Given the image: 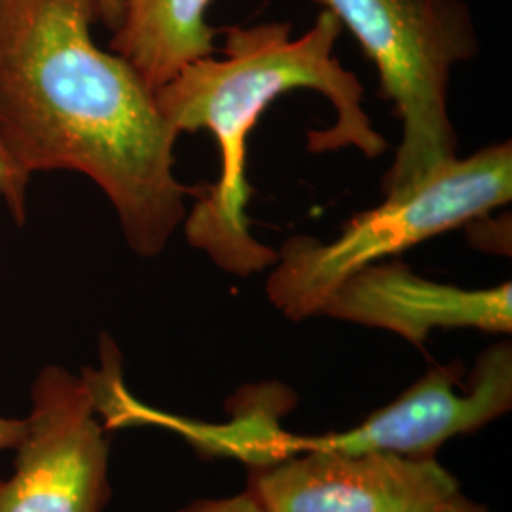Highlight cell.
<instances>
[{"instance_id":"obj_5","label":"cell","mask_w":512,"mask_h":512,"mask_svg":"<svg viewBox=\"0 0 512 512\" xmlns=\"http://www.w3.org/2000/svg\"><path fill=\"white\" fill-rule=\"evenodd\" d=\"M14 452L0 478V512H103L110 499V439L84 372L44 366Z\"/></svg>"},{"instance_id":"obj_13","label":"cell","mask_w":512,"mask_h":512,"mask_svg":"<svg viewBox=\"0 0 512 512\" xmlns=\"http://www.w3.org/2000/svg\"><path fill=\"white\" fill-rule=\"evenodd\" d=\"M99 10V23L114 33L124 16V0H95Z\"/></svg>"},{"instance_id":"obj_7","label":"cell","mask_w":512,"mask_h":512,"mask_svg":"<svg viewBox=\"0 0 512 512\" xmlns=\"http://www.w3.org/2000/svg\"><path fill=\"white\" fill-rule=\"evenodd\" d=\"M247 492L262 512H437L459 484L435 458L310 450L251 467Z\"/></svg>"},{"instance_id":"obj_3","label":"cell","mask_w":512,"mask_h":512,"mask_svg":"<svg viewBox=\"0 0 512 512\" xmlns=\"http://www.w3.org/2000/svg\"><path fill=\"white\" fill-rule=\"evenodd\" d=\"M511 200V141L480 148L351 217L332 241L304 234L287 239L277 251L266 294L287 319H310L359 270L488 217Z\"/></svg>"},{"instance_id":"obj_6","label":"cell","mask_w":512,"mask_h":512,"mask_svg":"<svg viewBox=\"0 0 512 512\" xmlns=\"http://www.w3.org/2000/svg\"><path fill=\"white\" fill-rule=\"evenodd\" d=\"M512 406V346L484 349L463 380V365L433 366L399 399L363 423L319 437L291 439L294 454L323 450L342 454L385 452L404 458H435L444 442L469 435L505 416Z\"/></svg>"},{"instance_id":"obj_11","label":"cell","mask_w":512,"mask_h":512,"mask_svg":"<svg viewBox=\"0 0 512 512\" xmlns=\"http://www.w3.org/2000/svg\"><path fill=\"white\" fill-rule=\"evenodd\" d=\"M179 512H262L256 505L253 495L249 492L234 495V497H222V499H203L196 501L190 507Z\"/></svg>"},{"instance_id":"obj_14","label":"cell","mask_w":512,"mask_h":512,"mask_svg":"<svg viewBox=\"0 0 512 512\" xmlns=\"http://www.w3.org/2000/svg\"><path fill=\"white\" fill-rule=\"evenodd\" d=\"M437 512H490L486 507L473 503L471 499H467L465 495L459 492L458 495H454L446 505H442Z\"/></svg>"},{"instance_id":"obj_9","label":"cell","mask_w":512,"mask_h":512,"mask_svg":"<svg viewBox=\"0 0 512 512\" xmlns=\"http://www.w3.org/2000/svg\"><path fill=\"white\" fill-rule=\"evenodd\" d=\"M213 0H124V16L110 52L126 59L152 92L190 63L215 54L217 29L209 25Z\"/></svg>"},{"instance_id":"obj_4","label":"cell","mask_w":512,"mask_h":512,"mask_svg":"<svg viewBox=\"0 0 512 512\" xmlns=\"http://www.w3.org/2000/svg\"><path fill=\"white\" fill-rule=\"evenodd\" d=\"M346 27L374 63L385 99L403 124L382 179L395 196L458 158L448 97L452 69L478 54L475 19L463 0H311Z\"/></svg>"},{"instance_id":"obj_12","label":"cell","mask_w":512,"mask_h":512,"mask_svg":"<svg viewBox=\"0 0 512 512\" xmlns=\"http://www.w3.org/2000/svg\"><path fill=\"white\" fill-rule=\"evenodd\" d=\"M25 429L23 418H4L0 416V452L14 450Z\"/></svg>"},{"instance_id":"obj_1","label":"cell","mask_w":512,"mask_h":512,"mask_svg":"<svg viewBox=\"0 0 512 512\" xmlns=\"http://www.w3.org/2000/svg\"><path fill=\"white\" fill-rule=\"evenodd\" d=\"M95 0H0V143L19 173L76 171L114 207L129 249L162 255L200 186L175 175L179 133L156 92L92 37Z\"/></svg>"},{"instance_id":"obj_10","label":"cell","mask_w":512,"mask_h":512,"mask_svg":"<svg viewBox=\"0 0 512 512\" xmlns=\"http://www.w3.org/2000/svg\"><path fill=\"white\" fill-rule=\"evenodd\" d=\"M27 186L29 179L19 173L0 143V198L18 224L27 219Z\"/></svg>"},{"instance_id":"obj_2","label":"cell","mask_w":512,"mask_h":512,"mask_svg":"<svg viewBox=\"0 0 512 512\" xmlns=\"http://www.w3.org/2000/svg\"><path fill=\"white\" fill-rule=\"evenodd\" d=\"M222 57H203L156 90V105L179 135L209 131L220 152V175L203 184L183 220L186 241L226 274L249 277L272 268L277 249L258 241L247 215L253 186L247 177V141L256 122L283 93L313 90L329 99L336 122L308 131L313 154L357 148L368 160L387 150L363 109V84L348 71L336 44L338 19L323 10L310 29L293 37L289 21L224 29Z\"/></svg>"},{"instance_id":"obj_8","label":"cell","mask_w":512,"mask_h":512,"mask_svg":"<svg viewBox=\"0 0 512 512\" xmlns=\"http://www.w3.org/2000/svg\"><path fill=\"white\" fill-rule=\"evenodd\" d=\"M319 315L387 330L423 348L435 330L511 334L512 285L463 289L421 277L399 260H384L348 277Z\"/></svg>"}]
</instances>
